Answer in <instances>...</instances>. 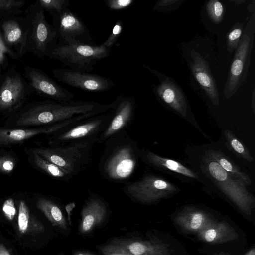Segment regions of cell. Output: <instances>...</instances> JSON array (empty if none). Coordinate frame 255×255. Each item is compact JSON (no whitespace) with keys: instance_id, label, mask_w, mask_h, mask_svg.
I'll return each mask as SVG.
<instances>
[{"instance_id":"1","label":"cell","mask_w":255,"mask_h":255,"mask_svg":"<svg viewBox=\"0 0 255 255\" xmlns=\"http://www.w3.org/2000/svg\"><path fill=\"white\" fill-rule=\"evenodd\" d=\"M114 101L103 104L94 101L57 102L47 100L30 104L18 114L17 126H49L81 117L105 113L114 106Z\"/></svg>"},{"instance_id":"2","label":"cell","mask_w":255,"mask_h":255,"mask_svg":"<svg viewBox=\"0 0 255 255\" xmlns=\"http://www.w3.org/2000/svg\"><path fill=\"white\" fill-rule=\"evenodd\" d=\"M98 164L101 174L115 182H124L133 174L139 157L137 143L125 130L105 142Z\"/></svg>"},{"instance_id":"3","label":"cell","mask_w":255,"mask_h":255,"mask_svg":"<svg viewBox=\"0 0 255 255\" xmlns=\"http://www.w3.org/2000/svg\"><path fill=\"white\" fill-rule=\"evenodd\" d=\"M24 12L27 24V52L39 58L49 57L58 39L54 28L47 22L44 10L36 1Z\"/></svg>"},{"instance_id":"4","label":"cell","mask_w":255,"mask_h":255,"mask_svg":"<svg viewBox=\"0 0 255 255\" xmlns=\"http://www.w3.org/2000/svg\"><path fill=\"white\" fill-rule=\"evenodd\" d=\"M98 140L96 138L61 146L36 148L32 151L74 176L89 164L93 147Z\"/></svg>"},{"instance_id":"5","label":"cell","mask_w":255,"mask_h":255,"mask_svg":"<svg viewBox=\"0 0 255 255\" xmlns=\"http://www.w3.org/2000/svg\"><path fill=\"white\" fill-rule=\"evenodd\" d=\"M110 52L111 49L101 45L57 43L48 57L58 60L72 70L89 72L98 61L107 57Z\"/></svg>"},{"instance_id":"6","label":"cell","mask_w":255,"mask_h":255,"mask_svg":"<svg viewBox=\"0 0 255 255\" xmlns=\"http://www.w3.org/2000/svg\"><path fill=\"white\" fill-rule=\"evenodd\" d=\"M203 161L205 171L218 188L242 212L250 215L255 207V200L247 186L208 156Z\"/></svg>"},{"instance_id":"7","label":"cell","mask_w":255,"mask_h":255,"mask_svg":"<svg viewBox=\"0 0 255 255\" xmlns=\"http://www.w3.org/2000/svg\"><path fill=\"white\" fill-rule=\"evenodd\" d=\"M255 21L254 13L248 21L237 47L223 91L227 99L237 92L247 76L253 46Z\"/></svg>"},{"instance_id":"8","label":"cell","mask_w":255,"mask_h":255,"mask_svg":"<svg viewBox=\"0 0 255 255\" xmlns=\"http://www.w3.org/2000/svg\"><path fill=\"white\" fill-rule=\"evenodd\" d=\"M111 118V113L97 115L52 133L53 135L50 142L52 147L98 138L108 125Z\"/></svg>"},{"instance_id":"9","label":"cell","mask_w":255,"mask_h":255,"mask_svg":"<svg viewBox=\"0 0 255 255\" xmlns=\"http://www.w3.org/2000/svg\"><path fill=\"white\" fill-rule=\"evenodd\" d=\"M122 189L132 200L144 204L156 202L179 190L174 184L153 175H145L138 180L128 183Z\"/></svg>"},{"instance_id":"10","label":"cell","mask_w":255,"mask_h":255,"mask_svg":"<svg viewBox=\"0 0 255 255\" xmlns=\"http://www.w3.org/2000/svg\"><path fill=\"white\" fill-rule=\"evenodd\" d=\"M32 94L24 76L15 67L0 77V111L10 112L19 108Z\"/></svg>"},{"instance_id":"11","label":"cell","mask_w":255,"mask_h":255,"mask_svg":"<svg viewBox=\"0 0 255 255\" xmlns=\"http://www.w3.org/2000/svg\"><path fill=\"white\" fill-rule=\"evenodd\" d=\"M58 43L93 44L90 32L82 20L69 8L52 16V24Z\"/></svg>"},{"instance_id":"12","label":"cell","mask_w":255,"mask_h":255,"mask_svg":"<svg viewBox=\"0 0 255 255\" xmlns=\"http://www.w3.org/2000/svg\"><path fill=\"white\" fill-rule=\"evenodd\" d=\"M24 77L32 93L57 102H69L74 95L51 78L40 69L30 66L23 67Z\"/></svg>"},{"instance_id":"13","label":"cell","mask_w":255,"mask_h":255,"mask_svg":"<svg viewBox=\"0 0 255 255\" xmlns=\"http://www.w3.org/2000/svg\"><path fill=\"white\" fill-rule=\"evenodd\" d=\"M52 73L58 81L89 92L108 91L115 85L112 80L101 75L71 69L56 68Z\"/></svg>"},{"instance_id":"14","label":"cell","mask_w":255,"mask_h":255,"mask_svg":"<svg viewBox=\"0 0 255 255\" xmlns=\"http://www.w3.org/2000/svg\"><path fill=\"white\" fill-rule=\"evenodd\" d=\"M114 102V106L111 110V118L109 123L98 137L97 142L100 144L125 130L133 118L136 102L133 97L119 95Z\"/></svg>"},{"instance_id":"15","label":"cell","mask_w":255,"mask_h":255,"mask_svg":"<svg viewBox=\"0 0 255 255\" xmlns=\"http://www.w3.org/2000/svg\"><path fill=\"white\" fill-rule=\"evenodd\" d=\"M3 40L6 46L21 58L27 51V24L24 16L13 15L2 18L0 22Z\"/></svg>"},{"instance_id":"16","label":"cell","mask_w":255,"mask_h":255,"mask_svg":"<svg viewBox=\"0 0 255 255\" xmlns=\"http://www.w3.org/2000/svg\"><path fill=\"white\" fill-rule=\"evenodd\" d=\"M81 117L63 122L34 128L8 129L0 128V146L23 142L39 134H52L66 127L87 119Z\"/></svg>"},{"instance_id":"17","label":"cell","mask_w":255,"mask_h":255,"mask_svg":"<svg viewBox=\"0 0 255 255\" xmlns=\"http://www.w3.org/2000/svg\"><path fill=\"white\" fill-rule=\"evenodd\" d=\"M108 213L106 202L99 196L92 194L85 201L81 210L79 233L89 234L105 220Z\"/></svg>"},{"instance_id":"18","label":"cell","mask_w":255,"mask_h":255,"mask_svg":"<svg viewBox=\"0 0 255 255\" xmlns=\"http://www.w3.org/2000/svg\"><path fill=\"white\" fill-rule=\"evenodd\" d=\"M110 242L129 255H170L167 244L153 239L115 238Z\"/></svg>"},{"instance_id":"19","label":"cell","mask_w":255,"mask_h":255,"mask_svg":"<svg viewBox=\"0 0 255 255\" xmlns=\"http://www.w3.org/2000/svg\"><path fill=\"white\" fill-rule=\"evenodd\" d=\"M192 72L212 104H219V94L217 85L209 67L208 62L199 53L192 50Z\"/></svg>"},{"instance_id":"20","label":"cell","mask_w":255,"mask_h":255,"mask_svg":"<svg viewBox=\"0 0 255 255\" xmlns=\"http://www.w3.org/2000/svg\"><path fill=\"white\" fill-rule=\"evenodd\" d=\"M174 221L182 232L197 234L217 221L205 211L187 207L176 214Z\"/></svg>"},{"instance_id":"21","label":"cell","mask_w":255,"mask_h":255,"mask_svg":"<svg viewBox=\"0 0 255 255\" xmlns=\"http://www.w3.org/2000/svg\"><path fill=\"white\" fill-rule=\"evenodd\" d=\"M156 93L170 108L184 117L187 116V103L180 89L166 79L156 87Z\"/></svg>"},{"instance_id":"22","label":"cell","mask_w":255,"mask_h":255,"mask_svg":"<svg viewBox=\"0 0 255 255\" xmlns=\"http://www.w3.org/2000/svg\"><path fill=\"white\" fill-rule=\"evenodd\" d=\"M202 242L218 244L237 240L239 235L236 230L225 221L216 222L196 234Z\"/></svg>"},{"instance_id":"23","label":"cell","mask_w":255,"mask_h":255,"mask_svg":"<svg viewBox=\"0 0 255 255\" xmlns=\"http://www.w3.org/2000/svg\"><path fill=\"white\" fill-rule=\"evenodd\" d=\"M139 155L144 162L153 167L171 171L191 178H198L195 172L177 161L161 157L143 149H139Z\"/></svg>"},{"instance_id":"24","label":"cell","mask_w":255,"mask_h":255,"mask_svg":"<svg viewBox=\"0 0 255 255\" xmlns=\"http://www.w3.org/2000/svg\"><path fill=\"white\" fill-rule=\"evenodd\" d=\"M36 206L54 226L67 231L68 227L66 219L60 207L54 201L45 198L38 199Z\"/></svg>"},{"instance_id":"25","label":"cell","mask_w":255,"mask_h":255,"mask_svg":"<svg viewBox=\"0 0 255 255\" xmlns=\"http://www.w3.org/2000/svg\"><path fill=\"white\" fill-rule=\"evenodd\" d=\"M206 155L215 161L225 171L242 182L246 186L251 185L252 181L249 176L229 160L220 151L209 150Z\"/></svg>"},{"instance_id":"26","label":"cell","mask_w":255,"mask_h":255,"mask_svg":"<svg viewBox=\"0 0 255 255\" xmlns=\"http://www.w3.org/2000/svg\"><path fill=\"white\" fill-rule=\"evenodd\" d=\"M32 152L34 162L36 166L50 176L66 182L70 181L73 177L66 171L42 158L36 152Z\"/></svg>"},{"instance_id":"27","label":"cell","mask_w":255,"mask_h":255,"mask_svg":"<svg viewBox=\"0 0 255 255\" xmlns=\"http://www.w3.org/2000/svg\"><path fill=\"white\" fill-rule=\"evenodd\" d=\"M26 2L20 0H0V17L20 15L23 12Z\"/></svg>"},{"instance_id":"28","label":"cell","mask_w":255,"mask_h":255,"mask_svg":"<svg viewBox=\"0 0 255 255\" xmlns=\"http://www.w3.org/2000/svg\"><path fill=\"white\" fill-rule=\"evenodd\" d=\"M224 134L229 145L240 157L250 162L254 161V158L248 149L236 138L232 131L226 130Z\"/></svg>"},{"instance_id":"29","label":"cell","mask_w":255,"mask_h":255,"mask_svg":"<svg viewBox=\"0 0 255 255\" xmlns=\"http://www.w3.org/2000/svg\"><path fill=\"white\" fill-rule=\"evenodd\" d=\"M44 11L53 16L68 8L70 2L68 0H37L36 1Z\"/></svg>"},{"instance_id":"30","label":"cell","mask_w":255,"mask_h":255,"mask_svg":"<svg viewBox=\"0 0 255 255\" xmlns=\"http://www.w3.org/2000/svg\"><path fill=\"white\" fill-rule=\"evenodd\" d=\"M206 9L213 23L218 24L222 21L224 14V7L219 0H209L206 4Z\"/></svg>"},{"instance_id":"31","label":"cell","mask_w":255,"mask_h":255,"mask_svg":"<svg viewBox=\"0 0 255 255\" xmlns=\"http://www.w3.org/2000/svg\"><path fill=\"white\" fill-rule=\"evenodd\" d=\"M30 214L28 207L24 201H21L19 205L18 227L21 234L26 233L29 225Z\"/></svg>"},{"instance_id":"32","label":"cell","mask_w":255,"mask_h":255,"mask_svg":"<svg viewBox=\"0 0 255 255\" xmlns=\"http://www.w3.org/2000/svg\"><path fill=\"white\" fill-rule=\"evenodd\" d=\"M243 31V24L237 23L234 25L227 36V45L229 52H232L237 48Z\"/></svg>"},{"instance_id":"33","label":"cell","mask_w":255,"mask_h":255,"mask_svg":"<svg viewBox=\"0 0 255 255\" xmlns=\"http://www.w3.org/2000/svg\"><path fill=\"white\" fill-rule=\"evenodd\" d=\"M8 58L17 60L15 54L5 44L0 28V68L6 69L9 65Z\"/></svg>"},{"instance_id":"34","label":"cell","mask_w":255,"mask_h":255,"mask_svg":"<svg viewBox=\"0 0 255 255\" xmlns=\"http://www.w3.org/2000/svg\"><path fill=\"white\" fill-rule=\"evenodd\" d=\"M123 23L121 19H118L113 28L112 31L108 38L101 45L111 49L112 46L117 41L122 33Z\"/></svg>"},{"instance_id":"35","label":"cell","mask_w":255,"mask_h":255,"mask_svg":"<svg viewBox=\"0 0 255 255\" xmlns=\"http://www.w3.org/2000/svg\"><path fill=\"white\" fill-rule=\"evenodd\" d=\"M105 4L112 10H123L130 7L134 0H104Z\"/></svg>"},{"instance_id":"36","label":"cell","mask_w":255,"mask_h":255,"mask_svg":"<svg viewBox=\"0 0 255 255\" xmlns=\"http://www.w3.org/2000/svg\"><path fill=\"white\" fill-rule=\"evenodd\" d=\"M97 248L103 255H129L110 242L98 246Z\"/></svg>"},{"instance_id":"37","label":"cell","mask_w":255,"mask_h":255,"mask_svg":"<svg viewBox=\"0 0 255 255\" xmlns=\"http://www.w3.org/2000/svg\"><path fill=\"white\" fill-rule=\"evenodd\" d=\"M15 165L14 159L9 155L0 156V172L5 174L12 172Z\"/></svg>"},{"instance_id":"38","label":"cell","mask_w":255,"mask_h":255,"mask_svg":"<svg viewBox=\"0 0 255 255\" xmlns=\"http://www.w3.org/2000/svg\"><path fill=\"white\" fill-rule=\"evenodd\" d=\"M2 211L4 215L8 220H12L13 219L16 210L12 198H8L4 201L2 206Z\"/></svg>"},{"instance_id":"39","label":"cell","mask_w":255,"mask_h":255,"mask_svg":"<svg viewBox=\"0 0 255 255\" xmlns=\"http://www.w3.org/2000/svg\"><path fill=\"white\" fill-rule=\"evenodd\" d=\"M0 255H11L8 250L1 244H0Z\"/></svg>"},{"instance_id":"40","label":"cell","mask_w":255,"mask_h":255,"mask_svg":"<svg viewBox=\"0 0 255 255\" xmlns=\"http://www.w3.org/2000/svg\"><path fill=\"white\" fill-rule=\"evenodd\" d=\"M73 255H96L90 252L84 251H77L73 253Z\"/></svg>"},{"instance_id":"41","label":"cell","mask_w":255,"mask_h":255,"mask_svg":"<svg viewBox=\"0 0 255 255\" xmlns=\"http://www.w3.org/2000/svg\"><path fill=\"white\" fill-rule=\"evenodd\" d=\"M244 255H255V248L253 247L246 252Z\"/></svg>"},{"instance_id":"42","label":"cell","mask_w":255,"mask_h":255,"mask_svg":"<svg viewBox=\"0 0 255 255\" xmlns=\"http://www.w3.org/2000/svg\"><path fill=\"white\" fill-rule=\"evenodd\" d=\"M213 255H230L228 253H226L220 252L219 253L214 254Z\"/></svg>"},{"instance_id":"43","label":"cell","mask_w":255,"mask_h":255,"mask_svg":"<svg viewBox=\"0 0 255 255\" xmlns=\"http://www.w3.org/2000/svg\"><path fill=\"white\" fill-rule=\"evenodd\" d=\"M1 70L2 69L1 68H0V77L1 76Z\"/></svg>"},{"instance_id":"44","label":"cell","mask_w":255,"mask_h":255,"mask_svg":"<svg viewBox=\"0 0 255 255\" xmlns=\"http://www.w3.org/2000/svg\"><path fill=\"white\" fill-rule=\"evenodd\" d=\"M59 255H63V254L62 253H61Z\"/></svg>"},{"instance_id":"45","label":"cell","mask_w":255,"mask_h":255,"mask_svg":"<svg viewBox=\"0 0 255 255\" xmlns=\"http://www.w3.org/2000/svg\"><path fill=\"white\" fill-rule=\"evenodd\" d=\"M2 19V18H0V21H1V20Z\"/></svg>"}]
</instances>
